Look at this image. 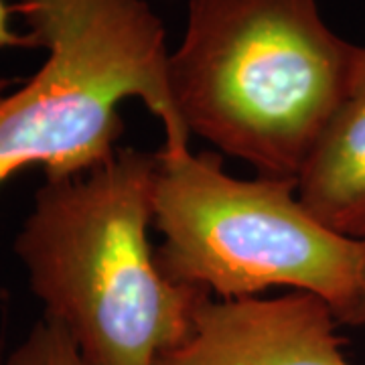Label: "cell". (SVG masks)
Listing matches in <instances>:
<instances>
[{"mask_svg": "<svg viewBox=\"0 0 365 365\" xmlns=\"http://www.w3.org/2000/svg\"><path fill=\"white\" fill-rule=\"evenodd\" d=\"M155 175L157 155L118 148L90 173L45 179L14 237L43 317L88 365H157L211 297L158 266L148 237Z\"/></svg>", "mask_w": 365, "mask_h": 365, "instance_id": "obj_1", "label": "cell"}, {"mask_svg": "<svg viewBox=\"0 0 365 365\" xmlns=\"http://www.w3.org/2000/svg\"><path fill=\"white\" fill-rule=\"evenodd\" d=\"M359 47L317 0H189L169 83L189 134L266 177L297 179L351 81Z\"/></svg>", "mask_w": 365, "mask_h": 365, "instance_id": "obj_2", "label": "cell"}, {"mask_svg": "<svg viewBox=\"0 0 365 365\" xmlns=\"http://www.w3.org/2000/svg\"><path fill=\"white\" fill-rule=\"evenodd\" d=\"M41 67L0 93V189L16 173H90L118 153L120 106L140 100L165 130L160 153L189 150L173 100L165 25L146 0H21Z\"/></svg>", "mask_w": 365, "mask_h": 365, "instance_id": "obj_3", "label": "cell"}, {"mask_svg": "<svg viewBox=\"0 0 365 365\" xmlns=\"http://www.w3.org/2000/svg\"><path fill=\"white\" fill-rule=\"evenodd\" d=\"M153 225L167 278L217 299L270 288L309 292L335 319L359 288L365 242L335 234L302 205L297 179H240L211 153H157Z\"/></svg>", "mask_w": 365, "mask_h": 365, "instance_id": "obj_4", "label": "cell"}, {"mask_svg": "<svg viewBox=\"0 0 365 365\" xmlns=\"http://www.w3.org/2000/svg\"><path fill=\"white\" fill-rule=\"evenodd\" d=\"M337 327L329 302L309 292L209 297L187 337L163 353L157 365H353Z\"/></svg>", "mask_w": 365, "mask_h": 365, "instance_id": "obj_5", "label": "cell"}, {"mask_svg": "<svg viewBox=\"0 0 365 365\" xmlns=\"http://www.w3.org/2000/svg\"><path fill=\"white\" fill-rule=\"evenodd\" d=\"M297 191L331 232L365 242V47L341 104L300 167Z\"/></svg>", "mask_w": 365, "mask_h": 365, "instance_id": "obj_6", "label": "cell"}, {"mask_svg": "<svg viewBox=\"0 0 365 365\" xmlns=\"http://www.w3.org/2000/svg\"><path fill=\"white\" fill-rule=\"evenodd\" d=\"M6 365H88L66 331L49 319L37 321Z\"/></svg>", "mask_w": 365, "mask_h": 365, "instance_id": "obj_7", "label": "cell"}, {"mask_svg": "<svg viewBox=\"0 0 365 365\" xmlns=\"http://www.w3.org/2000/svg\"><path fill=\"white\" fill-rule=\"evenodd\" d=\"M11 13H14V6L0 0V49H37V43L29 33H16L11 26ZM4 88L6 83L0 81V93Z\"/></svg>", "mask_w": 365, "mask_h": 365, "instance_id": "obj_8", "label": "cell"}, {"mask_svg": "<svg viewBox=\"0 0 365 365\" xmlns=\"http://www.w3.org/2000/svg\"><path fill=\"white\" fill-rule=\"evenodd\" d=\"M339 325L349 327H365V262L364 270H361V280H359V288L355 292L353 300L337 314Z\"/></svg>", "mask_w": 365, "mask_h": 365, "instance_id": "obj_9", "label": "cell"}]
</instances>
